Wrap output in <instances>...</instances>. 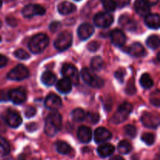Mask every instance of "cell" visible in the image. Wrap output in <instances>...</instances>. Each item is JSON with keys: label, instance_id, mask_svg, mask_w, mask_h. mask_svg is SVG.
<instances>
[{"label": "cell", "instance_id": "obj_1", "mask_svg": "<svg viewBox=\"0 0 160 160\" xmlns=\"http://www.w3.org/2000/svg\"><path fill=\"white\" fill-rule=\"evenodd\" d=\"M62 127V117L58 112L53 111L47 117L45 124V132L49 137L56 135Z\"/></svg>", "mask_w": 160, "mask_h": 160}, {"label": "cell", "instance_id": "obj_2", "mask_svg": "<svg viewBox=\"0 0 160 160\" xmlns=\"http://www.w3.org/2000/svg\"><path fill=\"white\" fill-rule=\"evenodd\" d=\"M49 39L45 34L39 33L33 36L28 43V48L31 52L34 54H38L42 52L48 45Z\"/></svg>", "mask_w": 160, "mask_h": 160}, {"label": "cell", "instance_id": "obj_3", "mask_svg": "<svg viewBox=\"0 0 160 160\" xmlns=\"http://www.w3.org/2000/svg\"><path fill=\"white\" fill-rule=\"evenodd\" d=\"M133 106L131 103L123 102L121 106H120L117 112L112 116L111 119V123L113 124H120L123 123L128 119V116L131 114Z\"/></svg>", "mask_w": 160, "mask_h": 160}, {"label": "cell", "instance_id": "obj_4", "mask_svg": "<svg viewBox=\"0 0 160 160\" xmlns=\"http://www.w3.org/2000/svg\"><path fill=\"white\" fill-rule=\"evenodd\" d=\"M81 74L83 81L91 87L95 88H99L102 87L104 84L103 80L99 77L96 76L88 68H83Z\"/></svg>", "mask_w": 160, "mask_h": 160}, {"label": "cell", "instance_id": "obj_5", "mask_svg": "<svg viewBox=\"0 0 160 160\" xmlns=\"http://www.w3.org/2000/svg\"><path fill=\"white\" fill-rule=\"evenodd\" d=\"M73 42V37L70 32L63 31L57 36L54 42V46L59 51H64L70 48Z\"/></svg>", "mask_w": 160, "mask_h": 160}, {"label": "cell", "instance_id": "obj_6", "mask_svg": "<svg viewBox=\"0 0 160 160\" xmlns=\"http://www.w3.org/2000/svg\"><path fill=\"white\" fill-rule=\"evenodd\" d=\"M61 72L64 78L69 80L72 84L78 85L79 84V72L74 66L70 63L64 64L62 66Z\"/></svg>", "mask_w": 160, "mask_h": 160}, {"label": "cell", "instance_id": "obj_7", "mask_svg": "<svg viewBox=\"0 0 160 160\" xmlns=\"http://www.w3.org/2000/svg\"><path fill=\"white\" fill-rule=\"evenodd\" d=\"M28 76H29V71L27 67L20 64L12 70H10V72L7 75V78L11 81H20L28 78Z\"/></svg>", "mask_w": 160, "mask_h": 160}, {"label": "cell", "instance_id": "obj_8", "mask_svg": "<svg viewBox=\"0 0 160 160\" xmlns=\"http://www.w3.org/2000/svg\"><path fill=\"white\" fill-rule=\"evenodd\" d=\"M113 16L106 12H100L95 16L94 23L98 28H106L113 23Z\"/></svg>", "mask_w": 160, "mask_h": 160}, {"label": "cell", "instance_id": "obj_9", "mask_svg": "<svg viewBox=\"0 0 160 160\" xmlns=\"http://www.w3.org/2000/svg\"><path fill=\"white\" fill-rule=\"evenodd\" d=\"M45 13V9L38 4H29L22 9V14L26 18H31L34 16H42Z\"/></svg>", "mask_w": 160, "mask_h": 160}, {"label": "cell", "instance_id": "obj_10", "mask_svg": "<svg viewBox=\"0 0 160 160\" xmlns=\"http://www.w3.org/2000/svg\"><path fill=\"white\" fill-rule=\"evenodd\" d=\"M141 121L146 128H156L159 124V117L158 114L145 112L141 117Z\"/></svg>", "mask_w": 160, "mask_h": 160}, {"label": "cell", "instance_id": "obj_11", "mask_svg": "<svg viewBox=\"0 0 160 160\" xmlns=\"http://www.w3.org/2000/svg\"><path fill=\"white\" fill-rule=\"evenodd\" d=\"M8 97L14 104L20 105L24 102L27 98L26 90L23 88L12 89L8 92Z\"/></svg>", "mask_w": 160, "mask_h": 160}, {"label": "cell", "instance_id": "obj_12", "mask_svg": "<svg viewBox=\"0 0 160 160\" xmlns=\"http://www.w3.org/2000/svg\"><path fill=\"white\" fill-rule=\"evenodd\" d=\"M5 121L10 128H17L22 123V118L17 111L9 109L5 114Z\"/></svg>", "mask_w": 160, "mask_h": 160}, {"label": "cell", "instance_id": "obj_13", "mask_svg": "<svg viewBox=\"0 0 160 160\" xmlns=\"http://www.w3.org/2000/svg\"><path fill=\"white\" fill-rule=\"evenodd\" d=\"M45 106L49 110L56 111L62 106V100L56 94H50L45 98Z\"/></svg>", "mask_w": 160, "mask_h": 160}, {"label": "cell", "instance_id": "obj_14", "mask_svg": "<svg viewBox=\"0 0 160 160\" xmlns=\"http://www.w3.org/2000/svg\"><path fill=\"white\" fill-rule=\"evenodd\" d=\"M110 39L112 43L117 47L123 46L127 40L124 33L119 29H115L111 31Z\"/></svg>", "mask_w": 160, "mask_h": 160}, {"label": "cell", "instance_id": "obj_15", "mask_svg": "<svg viewBox=\"0 0 160 160\" xmlns=\"http://www.w3.org/2000/svg\"><path fill=\"white\" fill-rule=\"evenodd\" d=\"M95 142L96 143H103L112 138V134L105 128H98L95 131Z\"/></svg>", "mask_w": 160, "mask_h": 160}, {"label": "cell", "instance_id": "obj_16", "mask_svg": "<svg viewBox=\"0 0 160 160\" xmlns=\"http://www.w3.org/2000/svg\"><path fill=\"white\" fill-rule=\"evenodd\" d=\"M94 28L89 23H82L78 29V37L81 40H87L94 33Z\"/></svg>", "mask_w": 160, "mask_h": 160}, {"label": "cell", "instance_id": "obj_17", "mask_svg": "<svg viewBox=\"0 0 160 160\" xmlns=\"http://www.w3.org/2000/svg\"><path fill=\"white\" fill-rule=\"evenodd\" d=\"M119 23L127 31H133L137 28L136 22L128 15H122L119 19Z\"/></svg>", "mask_w": 160, "mask_h": 160}, {"label": "cell", "instance_id": "obj_18", "mask_svg": "<svg viewBox=\"0 0 160 160\" xmlns=\"http://www.w3.org/2000/svg\"><path fill=\"white\" fill-rule=\"evenodd\" d=\"M78 138L83 143H88L92 138V130L88 127H80L78 131Z\"/></svg>", "mask_w": 160, "mask_h": 160}, {"label": "cell", "instance_id": "obj_19", "mask_svg": "<svg viewBox=\"0 0 160 160\" xmlns=\"http://www.w3.org/2000/svg\"><path fill=\"white\" fill-rule=\"evenodd\" d=\"M128 52L135 57H142V56H145L146 54V51L144 46L138 42L132 44L131 46L128 47Z\"/></svg>", "mask_w": 160, "mask_h": 160}, {"label": "cell", "instance_id": "obj_20", "mask_svg": "<svg viewBox=\"0 0 160 160\" xmlns=\"http://www.w3.org/2000/svg\"><path fill=\"white\" fill-rule=\"evenodd\" d=\"M134 9L137 13L142 17H146L150 12V6L144 0H137L134 3Z\"/></svg>", "mask_w": 160, "mask_h": 160}, {"label": "cell", "instance_id": "obj_21", "mask_svg": "<svg viewBox=\"0 0 160 160\" xmlns=\"http://www.w3.org/2000/svg\"><path fill=\"white\" fill-rule=\"evenodd\" d=\"M56 89L62 94H68L72 90V84L67 78H62L56 83Z\"/></svg>", "mask_w": 160, "mask_h": 160}, {"label": "cell", "instance_id": "obj_22", "mask_svg": "<svg viewBox=\"0 0 160 160\" xmlns=\"http://www.w3.org/2000/svg\"><path fill=\"white\" fill-rule=\"evenodd\" d=\"M145 24L152 29H158L159 28V15L157 13L148 14L145 19Z\"/></svg>", "mask_w": 160, "mask_h": 160}, {"label": "cell", "instance_id": "obj_23", "mask_svg": "<svg viewBox=\"0 0 160 160\" xmlns=\"http://www.w3.org/2000/svg\"><path fill=\"white\" fill-rule=\"evenodd\" d=\"M76 10V6L70 2L64 1L58 6V12L62 15H68Z\"/></svg>", "mask_w": 160, "mask_h": 160}, {"label": "cell", "instance_id": "obj_24", "mask_svg": "<svg viewBox=\"0 0 160 160\" xmlns=\"http://www.w3.org/2000/svg\"><path fill=\"white\" fill-rule=\"evenodd\" d=\"M114 151H115V147L109 143L102 144L97 149L98 154L102 158L111 156L114 152Z\"/></svg>", "mask_w": 160, "mask_h": 160}, {"label": "cell", "instance_id": "obj_25", "mask_svg": "<svg viewBox=\"0 0 160 160\" xmlns=\"http://www.w3.org/2000/svg\"><path fill=\"white\" fill-rule=\"evenodd\" d=\"M42 81L45 85L46 86H52L56 83V76L55 73H53L52 71L47 70L45 71L42 75Z\"/></svg>", "mask_w": 160, "mask_h": 160}, {"label": "cell", "instance_id": "obj_26", "mask_svg": "<svg viewBox=\"0 0 160 160\" xmlns=\"http://www.w3.org/2000/svg\"><path fill=\"white\" fill-rule=\"evenodd\" d=\"M56 148L58 152L62 155H68L72 151V148L70 147V145L69 144H67V142H62V141L56 142Z\"/></svg>", "mask_w": 160, "mask_h": 160}, {"label": "cell", "instance_id": "obj_27", "mask_svg": "<svg viewBox=\"0 0 160 160\" xmlns=\"http://www.w3.org/2000/svg\"><path fill=\"white\" fill-rule=\"evenodd\" d=\"M132 150V145L128 141H121L118 145L119 152L123 155L128 154Z\"/></svg>", "mask_w": 160, "mask_h": 160}, {"label": "cell", "instance_id": "obj_28", "mask_svg": "<svg viewBox=\"0 0 160 160\" xmlns=\"http://www.w3.org/2000/svg\"><path fill=\"white\" fill-rule=\"evenodd\" d=\"M140 84L144 88H150L153 85V81L148 73H144L140 78Z\"/></svg>", "mask_w": 160, "mask_h": 160}, {"label": "cell", "instance_id": "obj_29", "mask_svg": "<svg viewBox=\"0 0 160 160\" xmlns=\"http://www.w3.org/2000/svg\"><path fill=\"white\" fill-rule=\"evenodd\" d=\"M146 44L152 49H156L159 47L160 41L158 35H151L146 40Z\"/></svg>", "mask_w": 160, "mask_h": 160}, {"label": "cell", "instance_id": "obj_30", "mask_svg": "<svg viewBox=\"0 0 160 160\" xmlns=\"http://www.w3.org/2000/svg\"><path fill=\"white\" fill-rule=\"evenodd\" d=\"M91 67L92 70L95 71H99L103 67V60L100 56H95L91 61Z\"/></svg>", "mask_w": 160, "mask_h": 160}, {"label": "cell", "instance_id": "obj_31", "mask_svg": "<svg viewBox=\"0 0 160 160\" xmlns=\"http://www.w3.org/2000/svg\"><path fill=\"white\" fill-rule=\"evenodd\" d=\"M10 152V146L7 141L0 136V155L6 156Z\"/></svg>", "mask_w": 160, "mask_h": 160}, {"label": "cell", "instance_id": "obj_32", "mask_svg": "<svg viewBox=\"0 0 160 160\" xmlns=\"http://www.w3.org/2000/svg\"><path fill=\"white\" fill-rule=\"evenodd\" d=\"M72 117L75 122H81L85 119V113L82 109H75L72 112Z\"/></svg>", "mask_w": 160, "mask_h": 160}, {"label": "cell", "instance_id": "obj_33", "mask_svg": "<svg viewBox=\"0 0 160 160\" xmlns=\"http://www.w3.org/2000/svg\"><path fill=\"white\" fill-rule=\"evenodd\" d=\"M101 2L103 7L108 12H112L117 8V6H116V3L114 0H101Z\"/></svg>", "mask_w": 160, "mask_h": 160}, {"label": "cell", "instance_id": "obj_34", "mask_svg": "<svg viewBox=\"0 0 160 160\" xmlns=\"http://www.w3.org/2000/svg\"><path fill=\"white\" fill-rule=\"evenodd\" d=\"M142 142H145L146 145H152L155 142V136L154 134H151V133H145L142 136Z\"/></svg>", "mask_w": 160, "mask_h": 160}, {"label": "cell", "instance_id": "obj_35", "mask_svg": "<svg viewBox=\"0 0 160 160\" xmlns=\"http://www.w3.org/2000/svg\"><path fill=\"white\" fill-rule=\"evenodd\" d=\"M85 119L89 123L95 124L99 121V115L98 113H95V112H88L85 116Z\"/></svg>", "mask_w": 160, "mask_h": 160}, {"label": "cell", "instance_id": "obj_36", "mask_svg": "<svg viewBox=\"0 0 160 160\" xmlns=\"http://www.w3.org/2000/svg\"><path fill=\"white\" fill-rule=\"evenodd\" d=\"M124 131L125 134L131 138H134L137 134V130L133 125H127L124 128Z\"/></svg>", "mask_w": 160, "mask_h": 160}, {"label": "cell", "instance_id": "obj_37", "mask_svg": "<svg viewBox=\"0 0 160 160\" xmlns=\"http://www.w3.org/2000/svg\"><path fill=\"white\" fill-rule=\"evenodd\" d=\"M150 101H151L152 104L154 105L155 106L159 107L160 104V95L159 90H156V92H153V93L152 94L151 98H150Z\"/></svg>", "mask_w": 160, "mask_h": 160}, {"label": "cell", "instance_id": "obj_38", "mask_svg": "<svg viewBox=\"0 0 160 160\" xmlns=\"http://www.w3.org/2000/svg\"><path fill=\"white\" fill-rule=\"evenodd\" d=\"M14 55L19 59H23V60H25V59H28L30 58V55L23 49H17L14 52Z\"/></svg>", "mask_w": 160, "mask_h": 160}, {"label": "cell", "instance_id": "obj_39", "mask_svg": "<svg viewBox=\"0 0 160 160\" xmlns=\"http://www.w3.org/2000/svg\"><path fill=\"white\" fill-rule=\"evenodd\" d=\"M126 92L128 95H134L136 92V88L135 85H134V83L133 80H131V81H129L127 85L126 88Z\"/></svg>", "mask_w": 160, "mask_h": 160}, {"label": "cell", "instance_id": "obj_40", "mask_svg": "<svg viewBox=\"0 0 160 160\" xmlns=\"http://www.w3.org/2000/svg\"><path fill=\"white\" fill-rule=\"evenodd\" d=\"M99 47H100V43L98 42H95V41L89 42L87 45L88 49L90 52H96L97 50L99 48Z\"/></svg>", "mask_w": 160, "mask_h": 160}, {"label": "cell", "instance_id": "obj_41", "mask_svg": "<svg viewBox=\"0 0 160 160\" xmlns=\"http://www.w3.org/2000/svg\"><path fill=\"white\" fill-rule=\"evenodd\" d=\"M36 114V109L32 106H29L25 109V116L28 118H31Z\"/></svg>", "mask_w": 160, "mask_h": 160}, {"label": "cell", "instance_id": "obj_42", "mask_svg": "<svg viewBox=\"0 0 160 160\" xmlns=\"http://www.w3.org/2000/svg\"><path fill=\"white\" fill-rule=\"evenodd\" d=\"M130 2H131V0H116L115 3L116 6H118L119 8H123L129 5Z\"/></svg>", "mask_w": 160, "mask_h": 160}, {"label": "cell", "instance_id": "obj_43", "mask_svg": "<svg viewBox=\"0 0 160 160\" xmlns=\"http://www.w3.org/2000/svg\"><path fill=\"white\" fill-rule=\"evenodd\" d=\"M115 76L117 79L120 82H123V78H124V70H119L116 72Z\"/></svg>", "mask_w": 160, "mask_h": 160}, {"label": "cell", "instance_id": "obj_44", "mask_svg": "<svg viewBox=\"0 0 160 160\" xmlns=\"http://www.w3.org/2000/svg\"><path fill=\"white\" fill-rule=\"evenodd\" d=\"M9 100L8 93H6L5 91L0 90V102H6Z\"/></svg>", "mask_w": 160, "mask_h": 160}, {"label": "cell", "instance_id": "obj_45", "mask_svg": "<svg viewBox=\"0 0 160 160\" xmlns=\"http://www.w3.org/2000/svg\"><path fill=\"white\" fill-rule=\"evenodd\" d=\"M59 27H60V23H59V22H52V23L50 24L49 28L52 32H54V31H56L59 29Z\"/></svg>", "mask_w": 160, "mask_h": 160}, {"label": "cell", "instance_id": "obj_46", "mask_svg": "<svg viewBox=\"0 0 160 160\" xmlns=\"http://www.w3.org/2000/svg\"><path fill=\"white\" fill-rule=\"evenodd\" d=\"M7 62H8L7 58H6L5 56H3V55L0 54V68L5 67V66L7 64Z\"/></svg>", "mask_w": 160, "mask_h": 160}, {"label": "cell", "instance_id": "obj_47", "mask_svg": "<svg viewBox=\"0 0 160 160\" xmlns=\"http://www.w3.org/2000/svg\"><path fill=\"white\" fill-rule=\"evenodd\" d=\"M26 128L28 131H34L38 128V125L37 123H28V124L26 126Z\"/></svg>", "mask_w": 160, "mask_h": 160}, {"label": "cell", "instance_id": "obj_48", "mask_svg": "<svg viewBox=\"0 0 160 160\" xmlns=\"http://www.w3.org/2000/svg\"><path fill=\"white\" fill-rule=\"evenodd\" d=\"M144 1H145L148 6H155V5L157 4V3L159 2V0H144Z\"/></svg>", "mask_w": 160, "mask_h": 160}, {"label": "cell", "instance_id": "obj_49", "mask_svg": "<svg viewBox=\"0 0 160 160\" xmlns=\"http://www.w3.org/2000/svg\"><path fill=\"white\" fill-rule=\"evenodd\" d=\"M109 160H124V159L120 156H114L112 158H110Z\"/></svg>", "mask_w": 160, "mask_h": 160}, {"label": "cell", "instance_id": "obj_50", "mask_svg": "<svg viewBox=\"0 0 160 160\" xmlns=\"http://www.w3.org/2000/svg\"><path fill=\"white\" fill-rule=\"evenodd\" d=\"M2 6V0H0V7Z\"/></svg>", "mask_w": 160, "mask_h": 160}, {"label": "cell", "instance_id": "obj_51", "mask_svg": "<svg viewBox=\"0 0 160 160\" xmlns=\"http://www.w3.org/2000/svg\"><path fill=\"white\" fill-rule=\"evenodd\" d=\"M1 27H2V22L0 21V28H1Z\"/></svg>", "mask_w": 160, "mask_h": 160}, {"label": "cell", "instance_id": "obj_52", "mask_svg": "<svg viewBox=\"0 0 160 160\" xmlns=\"http://www.w3.org/2000/svg\"><path fill=\"white\" fill-rule=\"evenodd\" d=\"M2 41V38H1V36H0V42H1Z\"/></svg>", "mask_w": 160, "mask_h": 160}, {"label": "cell", "instance_id": "obj_53", "mask_svg": "<svg viewBox=\"0 0 160 160\" xmlns=\"http://www.w3.org/2000/svg\"><path fill=\"white\" fill-rule=\"evenodd\" d=\"M75 1H80V0H75Z\"/></svg>", "mask_w": 160, "mask_h": 160}]
</instances>
